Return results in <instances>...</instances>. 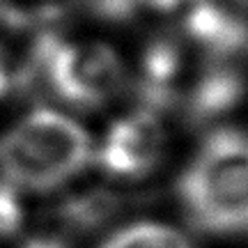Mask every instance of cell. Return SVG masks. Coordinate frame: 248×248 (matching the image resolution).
Here are the masks:
<instances>
[{"label":"cell","instance_id":"4","mask_svg":"<svg viewBox=\"0 0 248 248\" xmlns=\"http://www.w3.org/2000/svg\"><path fill=\"white\" fill-rule=\"evenodd\" d=\"M166 150L163 124L152 110H136L117 120L99 147V163L106 172L117 177H142Z\"/></svg>","mask_w":248,"mask_h":248},{"label":"cell","instance_id":"7","mask_svg":"<svg viewBox=\"0 0 248 248\" xmlns=\"http://www.w3.org/2000/svg\"><path fill=\"white\" fill-rule=\"evenodd\" d=\"M18 248H64V244L53 237H32V239L23 241Z\"/></svg>","mask_w":248,"mask_h":248},{"label":"cell","instance_id":"6","mask_svg":"<svg viewBox=\"0 0 248 248\" xmlns=\"http://www.w3.org/2000/svg\"><path fill=\"white\" fill-rule=\"evenodd\" d=\"M23 223V207L16 195V188L0 182V239L16 234Z\"/></svg>","mask_w":248,"mask_h":248},{"label":"cell","instance_id":"1","mask_svg":"<svg viewBox=\"0 0 248 248\" xmlns=\"http://www.w3.org/2000/svg\"><path fill=\"white\" fill-rule=\"evenodd\" d=\"M92 142L76 120L37 108L0 138V177L16 191H51L78 175Z\"/></svg>","mask_w":248,"mask_h":248},{"label":"cell","instance_id":"5","mask_svg":"<svg viewBox=\"0 0 248 248\" xmlns=\"http://www.w3.org/2000/svg\"><path fill=\"white\" fill-rule=\"evenodd\" d=\"M101 248H191L188 239L166 223H133L117 230Z\"/></svg>","mask_w":248,"mask_h":248},{"label":"cell","instance_id":"2","mask_svg":"<svg viewBox=\"0 0 248 248\" xmlns=\"http://www.w3.org/2000/svg\"><path fill=\"white\" fill-rule=\"evenodd\" d=\"M179 195L188 218L204 232H248V136H212L186 168Z\"/></svg>","mask_w":248,"mask_h":248},{"label":"cell","instance_id":"8","mask_svg":"<svg viewBox=\"0 0 248 248\" xmlns=\"http://www.w3.org/2000/svg\"><path fill=\"white\" fill-rule=\"evenodd\" d=\"M5 88H7V76H5V71H2V67H0V94L5 92Z\"/></svg>","mask_w":248,"mask_h":248},{"label":"cell","instance_id":"3","mask_svg":"<svg viewBox=\"0 0 248 248\" xmlns=\"http://www.w3.org/2000/svg\"><path fill=\"white\" fill-rule=\"evenodd\" d=\"M46 78L55 94L74 106H101L124 85V64L101 42H67L46 51Z\"/></svg>","mask_w":248,"mask_h":248}]
</instances>
